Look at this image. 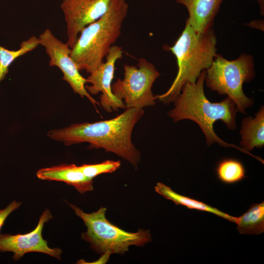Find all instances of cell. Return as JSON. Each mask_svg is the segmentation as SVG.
Wrapping results in <instances>:
<instances>
[{
  "mask_svg": "<svg viewBox=\"0 0 264 264\" xmlns=\"http://www.w3.org/2000/svg\"><path fill=\"white\" fill-rule=\"evenodd\" d=\"M121 47L112 45L106 57V61L92 71L87 79L90 85H86L90 94L95 95L101 92L100 104L108 112L118 111L119 109H126L122 100L117 98L111 90L112 81L114 77L115 64L122 56Z\"/></svg>",
  "mask_w": 264,
  "mask_h": 264,
  "instance_id": "obj_11",
  "label": "cell"
},
{
  "mask_svg": "<svg viewBox=\"0 0 264 264\" xmlns=\"http://www.w3.org/2000/svg\"><path fill=\"white\" fill-rule=\"evenodd\" d=\"M237 230L242 235H260L264 232V202L252 204L237 218Z\"/></svg>",
  "mask_w": 264,
  "mask_h": 264,
  "instance_id": "obj_16",
  "label": "cell"
},
{
  "mask_svg": "<svg viewBox=\"0 0 264 264\" xmlns=\"http://www.w3.org/2000/svg\"><path fill=\"white\" fill-rule=\"evenodd\" d=\"M53 218L50 211L46 209L41 215L35 228L24 234H0V251L11 252L12 258L17 261L29 252H39L60 260L62 250L51 248L42 236L44 224Z\"/></svg>",
  "mask_w": 264,
  "mask_h": 264,
  "instance_id": "obj_9",
  "label": "cell"
},
{
  "mask_svg": "<svg viewBox=\"0 0 264 264\" xmlns=\"http://www.w3.org/2000/svg\"><path fill=\"white\" fill-rule=\"evenodd\" d=\"M37 177L41 180L65 182L83 194L93 190V179L87 177L74 164H62L39 169Z\"/></svg>",
  "mask_w": 264,
  "mask_h": 264,
  "instance_id": "obj_12",
  "label": "cell"
},
{
  "mask_svg": "<svg viewBox=\"0 0 264 264\" xmlns=\"http://www.w3.org/2000/svg\"><path fill=\"white\" fill-rule=\"evenodd\" d=\"M38 38L40 45L44 48L49 57V65L58 67L63 72V79L70 85L74 92L82 98H87L96 108V106L99 103L87 90V79L81 75L71 58V48L56 37L49 29L45 30Z\"/></svg>",
  "mask_w": 264,
  "mask_h": 264,
  "instance_id": "obj_8",
  "label": "cell"
},
{
  "mask_svg": "<svg viewBox=\"0 0 264 264\" xmlns=\"http://www.w3.org/2000/svg\"><path fill=\"white\" fill-rule=\"evenodd\" d=\"M121 162L119 160H107L97 164H84L79 167L87 177L93 179L94 177L100 174L115 172L119 168Z\"/></svg>",
  "mask_w": 264,
  "mask_h": 264,
  "instance_id": "obj_19",
  "label": "cell"
},
{
  "mask_svg": "<svg viewBox=\"0 0 264 264\" xmlns=\"http://www.w3.org/2000/svg\"><path fill=\"white\" fill-rule=\"evenodd\" d=\"M137 66L124 65L123 78L111 85L113 94L123 101L126 108L143 109L156 104L152 88L160 73L144 58H140Z\"/></svg>",
  "mask_w": 264,
  "mask_h": 264,
  "instance_id": "obj_7",
  "label": "cell"
},
{
  "mask_svg": "<svg viewBox=\"0 0 264 264\" xmlns=\"http://www.w3.org/2000/svg\"><path fill=\"white\" fill-rule=\"evenodd\" d=\"M39 45V38L33 36L22 41L18 50H9L0 45V83L5 78L9 66L17 58L34 50Z\"/></svg>",
  "mask_w": 264,
  "mask_h": 264,
  "instance_id": "obj_17",
  "label": "cell"
},
{
  "mask_svg": "<svg viewBox=\"0 0 264 264\" xmlns=\"http://www.w3.org/2000/svg\"><path fill=\"white\" fill-rule=\"evenodd\" d=\"M144 114L143 109L126 108L112 119L73 124L50 131L47 134L50 138L66 146L86 142L89 144L88 149H103L128 161L136 170L141 160V154L132 142V134L135 125Z\"/></svg>",
  "mask_w": 264,
  "mask_h": 264,
  "instance_id": "obj_1",
  "label": "cell"
},
{
  "mask_svg": "<svg viewBox=\"0 0 264 264\" xmlns=\"http://www.w3.org/2000/svg\"><path fill=\"white\" fill-rule=\"evenodd\" d=\"M240 145L245 151L250 152L255 148H262L264 145V108L262 106L254 117L244 118L240 131Z\"/></svg>",
  "mask_w": 264,
  "mask_h": 264,
  "instance_id": "obj_14",
  "label": "cell"
},
{
  "mask_svg": "<svg viewBox=\"0 0 264 264\" xmlns=\"http://www.w3.org/2000/svg\"><path fill=\"white\" fill-rule=\"evenodd\" d=\"M128 8L125 0H112L107 13L82 30L70 53L80 71L90 73L103 62L121 34Z\"/></svg>",
  "mask_w": 264,
  "mask_h": 264,
  "instance_id": "obj_4",
  "label": "cell"
},
{
  "mask_svg": "<svg viewBox=\"0 0 264 264\" xmlns=\"http://www.w3.org/2000/svg\"><path fill=\"white\" fill-rule=\"evenodd\" d=\"M223 0H176L187 8L190 25L198 32L204 33L213 25Z\"/></svg>",
  "mask_w": 264,
  "mask_h": 264,
  "instance_id": "obj_13",
  "label": "cell"
},
{
  "mask_svg": "<svg viewBox=\"0 0 264 264\" xmlns=\"http://www.w3.org/2000/svg\"><path fill=\"white\" fill-rule=\"evenodd\" d=\"M112 0H63L61 8L66 23L70 48L74 46L82 30L95 22L108 11Z\"/></svg>",
  "mask_w": 264,
  "mask_h": 264,
  "instance_id": "obj_10",
  "label": "cell"
},
{
  "mask_svg": "<svg viewBox=\"0 0 264 264\" xmlns=\"http://www.w3.org/2000/svg\"><path fill=\"white\" fill-rule=\"evenodd\" d=\"M205 75L204 69L195 83L187 82L183 85L180 93L173 102L174 107L167 113L168 115L174 122L189 119L196 123L205 136L207 146L218 143L224 147H233L260 160V157L250 152L224 141L215 133L213 125L219 120L228 129L235 130L237 112L235 103L228 97L218 103H212L206 98L203 88Z\"/></svg>",
  "mask_w": 264,
  "mask_h": 264,
  "instance_id": "obj_2",
  "label": "cell"
},
{
  "mask_svg": "<svg viewBox=\"0 0 264 264\" xmlns=\"http://www.w3.org/2000/svg\"><path fill=\"white\" fill-rule=\"evenodd\" d=\"M219 179L223 183L233 184L245 177L243 164L236 159L227 158L220 161L216 168Z\"/></svg>",
  "mask_w": 264,
  "mask_h": 264,
  "instance_id": "obj_18",
  "label": "cell"
},
{
  "mask_svg": "<svg viewBox=\"0 0 264 264\" xmlns=\"http://www.w3.org/2000/svg\"><path fill=\"white\" fill-rule=\"evenodd\" d=\"M217 37L212 29L196 31L186 20L185 27L173 46H168L177 60L178 71L171 87L156 100L167 105L174 101L187 82L194 83L201 72L208 69L217 54Z\"/></svg>",
  "mask_w": 264,
  "mask_h": 264,
  "instance_id": "obj_3",
  "label": "cell"
},
{
  "mask_svg": "<svg viewBox=\"0 0 264 264\" xmlns=\"http://www.w3.org/2000/svg\"><path fill=\"white\" fill-rule=\"evenodd\" d=\"M258 1H259L260 4L262 5V2L263 3H264V0H258Z\"/></svg>",
  "mask_w": 264,
  "mask_h": 264,
  "instance_id": "obj_21",
  "label": "cell"
},
{
  "mask_svg": "<svg viewBox=\"0 0 264 264\" xmlns=\"http://www.w3.org/2000/svg\"><path fill=\"white\" fill-rule=\"evenodd\" d=\"M67 203L87 228L81 235L82 239L88 242L90 247L98 254L123 255L131 245L144 246L152 241L149 230L140 229L130 232L112 224L106 218L105 207L87 213L76 205Z\"/></svg>",
  "mask_w": 264,
  "mask_h": 264,
  "instance_id": "obj_5",
  "label": "cell"
},
{
  "mask_svg": "<svg viewBox=\"0 0 264 264\" xmlns=\"http://www.w3.org/2000/svg\"><path fill=\"white\" fill-rule=\"evenodd\" d=\"M154 189L158 194L166 199L173 201L176 205H182L189 209L209 212L230 221L237 222V217L231 216L201 201L179 194L162 183H157Z\"/></svg>",
  "mask_w": 264,
  "mask_h": 264,
  "instance_id": "obj_15",
  "label": "cell"
},
{
  "mask_svg": "<svg viewBox=\"0 0 264 264\" xmlns=\"http://www.w3.org/2000/svg\"><path fill=\"white\" fill-rule=\"evenodd\" d=\"M22 203L14 200L3 209H0V231L5 220L13 211L19 208Z\"/></svg>",
  "mask_w": 264,
  "mask_h": 264,
  "instance_id": "obj_20",
  "label": "cell"
},
{
  "mask_svg": "<svg viewBox=\"0 0 264 264\" xmlns=\"http://www.w3.org/2000/svg\"><path fill=\"white\" fill-rule=\"evenodd\" d=\"M255 75L253 57L242 53L234 60H228L217 54L206 70V86L219 94H226L235 104L237 112L246 114L245 109L254 104L253 99L244 93V83L251 81Z\"/></svg>",
  "mask_w": 264,
  "mask_h": 264,
  "instance_id": "obj_6",
  "label": "cell"
}]
</instances>
